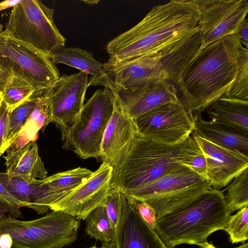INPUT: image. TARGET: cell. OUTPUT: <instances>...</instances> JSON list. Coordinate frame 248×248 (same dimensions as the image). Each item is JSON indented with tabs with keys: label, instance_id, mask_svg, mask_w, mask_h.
<instances>
[{
	"label": "cell",
	"instance_id": "cell-32",
	"mask_svg": "<svg viewBox=\"0 0 248 248\" xmlns=\"http://www.w3.org/2000/svg\"><path fill=\"white\" fill-rule=\"evenodd\" d=\"M122 195L123 193L112 188L102 203L115 228L119 217Z\"/></svg>",
	"mask_w": 248,
	"mask_h": 248
},
{
	"label": "cell",
	"instance_id": "cell-18",
	"mask_svg": "<svg viewBox=\"0 0 248 248\" xmlns=\"http://www.w3.org/2000/svg\"><path fill=\"white\" fill-rule=\"evenodd\" d=\"M111 91L133 120L162 105L179 99L176 86L168 80L160 81L134 90Z\"/></svg>",
	"mask_w": 248,
	"mask_h": 248
},
{
	"label": "cell",
	"instance_id": "cell-36",
	"mask_svg": "<svg viewBox=\"0 0 248 248\" xmlns=\"http://www.w3.org/2000/svg\"><path fill=\"white\" fill-rule=\"evenodd\" d=\"M187 167L207 180L206 163L202 153L196 156Z\"/></svg>",
	"mask_w": 248,
	"mask_h": 248
},
{
	"label": "cell",
	"instance_id": "cell-5",
	"mask_svg": "<svg viewBox=\"0 0 248 248\" xmlns=\"http://www.w3.org/2000/svg\"><path fill=\"white\" fill-rule=\"evenodd\" d=\"M79 220L60 211L28 221L8 216L0 220V234L11 236L12 248H62L77 239Z\"/></svg>",
	"mask_w": 248,
	"mask_h": 248
},
{
	"label": "cell",
	"instance_id": "cell-37",
	"mask_svg": "<svg viewBox=\"0 0 248 248\" xmlns=\"http://www.w3.org/2000/svg\"><path fill=\"white\" fill-rule=\"evenodd\" d=\"M235 33L240 39L243 46L248 48V21L247 17L242 22Z\"/></svg>",
	"mask_w": 248,
	"mask_h": 248
},
{
	"label": "cell",
	"instance_id": "cell-46",
	"mask_svg": "<svg viewBox=\"0 0 248 248\" xmlns=\"http://www.w3.org/2000/svg\"><path fill=\"white\" fill-rule=\"evenodd\" d=\"M3 26L0 23V33L3 31Z\"/></svg>",
	"mask_w": 248,
	"mask_h": 248
},
{
	"label": "cell",
	"instance_id": "cell-31",
	"mask_svg": "<svg viewBox=\"0 0 248 248\" xmlns=\"http://www.w3.org/2000/svg\"><path fill=\"white\" fill-rule=\"evenodd\" d=\"M236 79L226 96L248 100V49L242 47L239 56Z\"/></svg>",
	"mask_w": 248,
	"mask_h": 248
},
{
	"label": "cell",
	"instance_id": "cell-25",
	"mask_svg": "<svg viewBox=\"0 0 248 248\" xmlns=\"http://www.w3.org/2000/svg\"><path fill=\"white\" fill-rule=\"evenodd\" d=\"M0 182L24 207L31 208L37 196L41 179L6 171L0 172Z\"/></svg>",
	"mask_w": 248,
	"mask_h": 248
},
{
	"label": "cell",
	"instance_id": "cell-15",
	"mask_svg": "<svg viewBox=\"0 0 248 248\" xmlns=\"http://www.w3.org/2000/svg\"><path fill=\"white\" fill-rule=\"evenodd\" d=\"M191 135L205 157L207 180L212 188L219 190L227 186L248 168V156L218 146L194 132Z\"/></svg>",
	"mask_w": 248,
	"mask_h": 248
},
{
	"label": "cell",
	"instance_id": "cell-4",
	"mask_svg": "<svg viewBox=\"0 0 248 248\" xmlns=\"http://www.w3.org/2000/svg\"><path fill=\"white\" fill-rule=\"evenodd\" d=\"M231 214L223 192L211 187L158 218L154 230L168 248L202 247L211 234L223 230Z\"/></svg>",
	"mask_w": 248,
	"mask_h": 248
},
{
	"label": "cell",
	"instance_id": "cell-39",
	"mask_svg": "<svg viewBox=\"0 0 248 248\" xmlns=\"http://www.w3.org/2000/svg\"><path fill=\"white\" fill-rule=\"evenodd\" d=\"M12 239L7 233L0 234V248H12Z\"/></svg>",
	"mask_w": 248,
	"mask_h": 248
},
{
	"label": "cell",
	"instance_id": "cell-6",
	"mask_svg": "<svg viewBox=\"0 0 248 248\" xmlns=\"http://www.w3.org/2000/svg\"><path fill=\"white\" fill-rule=\"evenodd\" d=\"M53 14L54 9L40 0H21L12 8L3 31L49 56L66 42L55 24Z\"/></svg>",
	"mask_w": 248,
	"mask_h": 248
},
{
	"label": "cell",
	"instance_id": "cell-40",
	"mask_svg": "<svg viewBox=\"0 0 248 248\" xmlns=\"http://www.w3.org/2000/svg\"><path fill=\"white\" fill-rule=\"evenodd\" d=\"M21 0H7L0 2V12L9 8H13L18 4Z\"/></svg>",
	"mask_w": 248,
	"mask_h": 248
},
{
	"label": "cell",
	"instance_id": "cell-9",
	"mask_svg": "<svg viewBox=\"0 0 248 248\" xmlns=\"http://www.w3.org/2000/svg\"><path fill=\"white\" fill-rule=\"evenodd\" d=\"M195 115L179 99L162 105L134 119L137 134L157 142L174 144L195 130Z\"/></svg>",
	"mask_w": 248,
	"mask_h": 248
},
{
	"label": "cell",
	"instance_id": "cell-12",
	"mask_svg": "<svg viewBox=\"0 0 248 248\" xmlns=\"http://www.w3.org/2000/svg\"><path fill=\"white\" fill-rule=\"evenodd\" d=\"M89 80L88 75L83 72L63 75L44 92L51 122L59 126L62 140L83 107Z\"/></svg>",
	"mask_w": 248,
	"mask_h": 248
},
{
	"label": "cell",
	"instance_id": "cell-45",
	"mask_svg": "<svg viewBox=\"0 0 248 248\" xmlns=\"http://www.w3.org/2000/svg\"><path fill=\"white\" fill-rule=\"evenodd\" d=\"M234 248H248V243H244L241 246Z\"/></svg>",
	"mask_w": 248,
	"mask_h": 248
},
{
	"label": "cell",
	"instance_id": "cell-21",
	"mask_svg": "<svg viewBox=\"0 0 248 248\" xmlns=\"http://www.w3.org/2000/svg\"><path fill=\"white\" fill-rule=\"evenodd\" d=\"M205 110L211 121L248 132V100L224 95Z\"/></svg>",
	"mask_w": 248,
	"mask_h": 248
},
{
	"label": "cell",
	"instance_id": "cell-13",
	"mask_svg": "<svg viewBox=\"0 0 248 248\" xmlns=\"http://www.w3.org/2000/svg\"><path fill=\"white\" fill-rule=\"evenodd\" d=\"M200 10L198 27L202 48L235 33L247 17V0H196Z\"/></svg>",
	"mask_w": 248,
	"mask_h": 248
},
{
	"label": "cell",
	"instance_id": "cell-26",
	"mask_svg": "<svg viewBox=\"0 0 248 248\" xmlns=\"http://www.w3.org/2000/svg\"><path fill=\"white\" fill-rule=\"evenodd\" d=\"M85 220V231L91 237L103 243H115L116 228L102 204L92 210Z\"/></svg>",
	"mask_w": 248,
	"mask_h": 248
},
{
	"label": "cell",
	"instance_id": "cell-29",
	"mask_svg": "<svg viewBox=\"0 0 248 248\" xmlns=\"http://www.w3.org/2000/svg\"><path fill=\"white\" fill-rule=\"evenodd\" d=\"M229 184L224 198L232 213L248 206V168L236 176Z\"/></svg>",
	"mask_w": 248,
	"mask_h": 248
},
{
	"label": "cell",
	"instance_id": "cell-34",
	"mask_svg": "<svg viewBox=\"0 0 248 248\" xmlns=\"http://www.w3.org/2000/svg\"><path fill=\"white\" fill-rule=\"evenodd\" d=\"M128 198L142 219L152 229L154 230L157 219L156 213L154 209L144 201H137Z\"/></svg>",
	"mask_w": 248,
	"mask_h": 248
},
{
	"label": "cell",
	"instance_id": "cell-7",
	"mask_svg": "<svg viewBox=\"0 0 248 248\" xmlns=\"http://www.w3.org/2000/svg\"><path fill=\"white\" fill-rule=\"evenodd\" d=\"M115 97L104 87L88 100L62 140L63 148L71 150L81 158L101 156L103 134L112 114Z\"/></svg>",
	"mask_w": 248,
	"mask_h": 248
},
{
	"label": "cell",
	"instance_id": "cell-24",
	"mask_svg": "<svg viewBox=\"0 0 248 248\" xmlns=\"http://www.w3.org/2000/svg\"><path fill=\"white\" fill-rule=\"evenodd\" d=\"M49 57L55 64L62 63L76 68L91 77L101 71L103 63L97 61L93 54L78 47H60Z\"/></svg>",
	"mask_w": 248,
	"mask_h": 248
},
{
	"label": "cell",
	"instance_id": "cell-47",
	"mask_svg": "<svg viewBox=\"0 0 248 248\" xmlns=\"http://www.w3.org/2000/svg\"><path fill=\"white\" fill-rule=\"evenodd\" d=\"M101 248L100 247V248H98V247H97L96 246H94L93 247H90V248Z\"/></svg>",
	"mask_w": 248,
	"mask_h": 248
},
{
	"label": "cell",
	"instance_id": "cell-23",
	"mask_svg": "<svg viewBox=\"0 0 248 248\" xmlns=\"http://www.w3.org/2000/svg\"><path fill=\"white\" fill-rule=\"evenodd\" d=\"M93 173L89 169L78 167L43 179L50 206L81 185Z\"/></svg>",
	"mask_w": 248,
	"mask_h": 248
},
{
	"label": "cell",
	"instance_id": "cell-17",
	"mask_svg": "<svg viewBox=\"0 0 248 248\" xmlns=\"http://www.w3.org/2000/svg\"><path fill=\"white\" fill-rule=\"evenodd\" d=\"M115 244L116 248H168L123 193Z\"/></svg>",
	"mask_w": 248,
	"mask_h": 248
},
{
	"label": "cell",
	"instance_id": "cell-28",
	"mask_svg": "<svg viewBox=\"0 0 248 248\" xmlns=\"http://www.w3.org/2000/svg\"><path fill=\"white\" fill-rule=\"evenodd\" d=\"M43 93L38 92L30 82L13 71L1 93V96L11 110L36 94Z\"/></svg>",
	"mask_w": 248,
	"mask_h": 248
},
{
	"label": "cell",
	"instance_id": "cell-38",
	"mask_svg": "<svg viewBox=\"0 0 248 248\" xmlns=\"http://www.w3.org/2000/svg\"><path fill=\"white\" fill-rule=\"evenodd\" d=\"M13 73V70L0 63V92H2L6 82Z\"/></svg>",
	"mask_w": 248,
	"mask_h": 248
},
{
	"label": "cell",
	"instance_id": "cell-35",
	"mask_svg": "<svg viewBox=\"0 0 248 248\" xmlns=\"http://www.w3.org/2000/svg\"><path fill=\"white\" fill-rule=\"evenodd\" d=\"M9 113V110L1 96L0 100V156L4 152V145L8 130Z\"/></svg>",
	"mask_w": 248,
	"mask_h": 248
},
{
	"label": "cell",
	"instance_id": "cell-48",
	"mask_svg": "<svg viewBox=\"0 0 248 248\" xmlns=\"http://www.w3.org/2000/svg\"><path fill=\"white\" fill-rule=\"evenodd\" d=\"M1 93L0 92V98L1 97Z\"/></svg>",
	"mask_w": 248,
	"mask_h": 248
},
{
	"label": "cell",
	"instance_id": "cell-42",
	"mask_svg": "<svg viewBox=\"0 0 248 248\" xmlns=\"http://www.w3.org/2000/svg\"><path fill=\"white\" fill-rule=\"evenodd\" d=\"M101 248H116L115 243H103Z\"/></svg>",
	"mask_w": 248,
	"mask_h": 248
},
{
	"label": "cell",
	"instance_id": "cell-2",
	"mask_svg": "<svg viewBox=\"0 0 248 248\" xmlns=\"http://www.w3.org/2000/svg\"><path fill=\"white\" fill-rule=\"evenodd\" d=\"M243 45L236 33L202 48L175 85L193 112H202L227 95L236 79Z\"/></svg>",
	"mask_w": 248,
	"mask_h": 248
},
{
	"label": "cell",
	"instance_id": "cell-33",
	"mask_svg": "<svg viewBox=\"0 0 248 248\" xmlns=\"http://www.w3.org/2000/svg\"><path fill=\"white\" fill-rule=\"evenodd\" d=\"M0 203L12 217L17 218L23 217L20 208L23 204L14 198L0 182Z\"/></svg>",
	"mask_w": 248,
	"mask_h": 248
},
{
	"label": "cell",
	"instance_id": "cell-14",
	"mask_svg": "<svg viewBox=\"0 0 248 248\" xmlns=\"http://www.w3.org/2000/svg\"><path fill=\"white\" fill-rule=\"evenodd\" d=\"M113 170L112 167L102 162L86 181L52 204L50 209L84 220L92 210L103 203L111 189Z\"/></svg>",
	"mask_w": 248,
	"mask_h": 248
},
{
	"label": "cell",
	"instance_id": "cell-16",
	"mask_svg": "<svg viewBox=\"0 0 248 248\" xmlns=\"http://www.w3.org/2000/svg\"><path fill=\"white\" fill-rule=\"evenodd\" d=\"M113 93L114 109L103 134L100 157L114 169L127 153L137 133L134 120Z\"/></svg>",
	"mask_w": 248,
	"mask_h": 248
},
{
	"label": "cell",
	"instance_id": "cell-10",
	"mask_svg": "<svg viewBox=\"0 0 248 248\" xmlns=\"http://www.w3.org/2000/svg\"><path fill=\"white\" fill-rule=\"evenodd\" d=\"M0 63L30 82L42 93L52 87L61 77L50 57L32 47L0 33Z\"/></svg>",
	"mask_w": 248,
	"mask_h": 248
},
{
	"label": "cell",
	"instance_id": "cell-1",
	"mask_svg": "<svg viewBox=\"0 0 248 248\" xmlns=\"http://www.w3.org/2000/svg\"><path fill=\"white\" fill-rule=\"evenodd\" d=\"M199 7L196 0H171L154 6L136 25L109 41L106 63L140 57L161 58L199 30Z\"/></svg>",
	"mask_w": 248,
	"mask_h": 248
},
{
	"label": "cell",
	"instance_id": "cell-49",
	"mask_svg": "<svg viewBox=\"0 0 248 248\" xmlns=\"http://www.w3.org/2000/svg\"><path fill=\"white\" fill-rule=\"evenodd\" d=\"M1 98V97L0 98V100Z\"/></svg>",
	"mask_w": 248,
	"mask_h": 248
},
{
	"label": "cell",
	"instance_id": "cell-8",
	"mask_svg": "<svg viewBox=\"0 0 248 248\" xmlns=\"http://www.w3.org/2000/svg\"><path fill=\"white\" fill-rule=\"evenodd\" d=\"M211 187L206 179L182 165L126 196L149 204L157 219Z\"/></svg>",
	"mask_w": 248,
	"mask_h": 248
},
{
	"label": "cell",
	"instance_id": "cell-11",
	"mask_svg": "<svg viewBox=\"0 0 248 248\" xmlns=\"http://www.w3.org/2000/svg\"><path fill=\"white\" fill-rule=\"evenodd\" d=\"M168 80L159 56L140 57L116 63H103L101 71L91 77L89 87L103 86L111 90H134Z\"/></svg>",
	"mask_w": 248,
	"mask_h": 248
},
{
	"label": "cell",
	"instance_id": "cell-3",
	"mask_svg": "<svg viewBox=\"0 0 248 248\" xmlns=\"http://www.w3.org/2000/svg\"><path fill=\"white\" fill-rule=\"evenodd\" d=\"M202 153L191 134L174 144L157 142L137 134L127 153L113 169L111 186L127 196L182 165L188 166Z\"/></svg>",
	"mask_w": 248,
	"mask_h": 248
},
{
	"label": "cell",
	"instance_id": "cell-44",
	"mask_svg": "<svg viewBox=\"0 0 248 248\" xmlns=\"http://www.w3.org/2000/svg\"><path fill=\"white\" fill-rule=\"evenodd\" d=\"M200 247V248H216L213 244L208 242L204 246Z\"/></svg>",
	"mask_w": 248,
	"mask_h": 248
},
{
	"label": "cell",
	"instance_id": "cell-41",
	"mask_svg": "<svg viewBox=\"0 0 248 248\" xmlns=\"http://www.w3.org/2000/svg\"><path fill=\"white\" fill-rule=\"evenodd\" d=\"M7 213L8 212L4 206L0 203V220L7 217Z\"/></svg>",
	"mask_w": 248,
	"mask_h": 248
},
{
	"label": "cell",
	"instance_id": "cell-19",
	"mask_svg": "<svg viewBox=\"0 0 248 248\" xmlns=\"http://www.w3.org/2000/svg\"><path fill=\"white\" fill-rule=\"evenodd\" d=\"M195 115L193 131L203 139L218 146L248 156V132L212 121L204 120L201 112Z\"/></svg>",
	"mask_w": 248,
	"mask_h": 248
},
{
	"label": "cell",
	"instance_id": "cell-27",
	"mask_svg": "<svg viewBox=\"0 0 248 248\" xmlns=\"http://www.w3.org/2000/svg\"><path fill=\"white\" fill-rule=\"evenodd\" d=\"M43 93L36 94L9 110L8 130L4 145V152L10 147L27 121L31 116L38 106Z\"/></svg>",
	"mask_w": 248,
	"mask_h": 248
},
{
	"label": "cell",
	"instance_id": "cell-20",
	"mask_svg": "<svg viewBox=\"0 0 248 248\" xmlns=\"http://www.w3.org/2000/svg\"><path fill=\"white\" fill-rule=\"evenodd\" d=\"M6 152L4 156L6 171L37 179L46 177L47 171L36 142H29L17 149Z\"/></svg>",
	"mask_w": 248,
	"mask_h": 248
},
{
	"label": "cell",
	"instance_id": "cell-43",
	"mask_svg": "<svg viewBox=\"0 0 248 248\" xmlns=\"http://www.w3.org/2000/svg\"><path fill=\"white\" fill-rule=\"evenodd\" d=\"M81 1H82L86 4H88L89 5H93V4H97L100 0H81Z\"/></svg>",
	"mask_w": 248,
	"mask_h": 248
},
{
	"label": "cell",
	"instance_id": "cell-30",
	"mask_svg": "<svg viewBox=\"0 0 248 248\" xmlns=\"http://www.w3.org/2000/svg\"><path fill=\"white\" fill-rule=\"evenodd\" d=\"M232 243L244 242L248 239V206L229 217L223 229Z\"/></svg>",
	"mask_w": 248,
	"mask_h": 248
},
{
	"label": "cell",
	"instance_id": "cell-22",
	"mask_svg": "<svg viewBox=\"0 0 248 248\" xmlns=\"http://www.w3.org/2000/svg\"><path fill=\"white\" fill-rule=\"evenodd\" d=\"M202 38L199 30L181 45L161 58L168 81L175 85L200 50Z\"/></svg>",
	"mask_w": 248,
	"mask_h": 248
}]
</instances>
